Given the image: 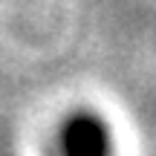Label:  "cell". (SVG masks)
<instances>
[{
  "label": "cell",
  "mask_w": 156,
  "mask_h": 156,
  "mask_svg": "<svg viewBox=\"0 0 156 156\" xmlns=\"http://www.w3.org/2000/svg\"><path fill=\"white\" fill-rule=\"evenodd\" d=\"M61 156H113V136L95 113H73L61 127Z\"/></svg>",
  "instance_id": "6da1fadb"
}]
</instances>
